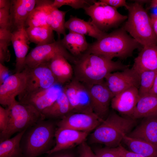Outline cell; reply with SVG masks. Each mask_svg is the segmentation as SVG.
I'll return each instance as SVG.
<instances>
[{
	"instance_id": "6da1fadb",
	"label": "cell",
	"mask_w": 157,
	"mask_h": 157,
	"mask_svg": "<svg viewBox=\"0 0 157 157\" xmlns=\"http://www.w3.org/2000/svg\"><path fill=\"white\" fill-rule=\"evenodd\" d=\"M77 58L74 64V77L87 87L104 83L109 73L129 68L120 61L95 54L86 52Z\"/></svg>"
},
{
	"instance_id": "7a4b0ae2",
	"label": "cell",
	"mask_w": 157,
	"mask_h": 157,
	"mask_svg": "<svg viewBox=\"0 0 157 157\" xmlns=\"http://www.w3.org/2000/svg\"><path fill=\"white\" fill-rule=\"evenodd\" d=\"M141 45L122 27L107 33L100 39L89 44L86 52L97 54L112 60L125 59L132 56Z\"/></svg>"
},
{
	"instance_id": "3957f363",
	"label": "cell",
	"mask_w": 157,
	"mask_h": 157,
	"mask_svg": "<svg viewBox=\"0 0 157 157\" xmlns=\"http://www.w3.org/2000/svg\"><path fill=\"white\" fill-rule=\"evenodd\" d=\"M136 124L135 119L121 116L112 111L90 134L89 142L109 147H117Z\"/></svg>"
},
{
	"instance_id": "277c9868",
	"label": "cell",
	"mask_w": 157,
	"mask_h": 157,
	"mask_svg": "<svg viewBox=\"0 0 157 157\" xmlns=\"http://www.w3.org/2000/svg\"><path fill=\"white\" fill-rule=\"evenodd\" d=\"M56 126L53 120L44 119L27 129L20 143L24 157H37L50 150Z\"/></svg>"
},
{
	"instance_id": "5b68a950",
	"label": "cell",
	"mask_w": 157,
	"mask_h": 157,
	"mask_svg": "<svg viewBox=\"0 0 157 157\" xmlns=\"http://www.w3.org/2000/svg\"><path fill=\"white\" fill-rule=\"evenodd\" d=\"M127 20L122 27L142 47L157 45V37L152 25L150 16L141 3L127 4Z\"/></svg>"
},
{
	"instance_id": "8992f818",
	"label": "cell",
	"mask_w": 157,
	"mask_h": 157,
	"mask_svg": "<svg viewBox=\"0 0 157 157\" xmlns=\"http://www.w3.org/2000/svg\"><path fill=\"white\" fill-rule=\"evenodd\" d=\"M10 108L7 127L0 133V142L10 138L16 133L26 130L39 120L45 119L42 113L32 106L18 101Z\"/></svg>"
},
{
	"instance_id": "52a82bcc",
	"label": "cell",
	"mask_w": 157,
	"mask_h": 157,
	"mask_svg": "<svg viewBox=\"0 0 157 157\" xmlns=\"http://www.w3.org/2000/svg\"><path fill=\"white\" fill-rule=\"evenodd\" d=\"M91 22L100 30L105 32L118 26L128 16L121 14L117 9L101 1H96L84 9Z\"/></svg>"
},
{
	"instance_id": "ba28073f",
	"label": "cell",
	"mask_w": 157,
	"mask_h": 157,
	"mask_svg": "<svg viewBox=\"0 0 157 157\" xmlns=\"http://www.w3.org/2000/svg\"><path fill=\"white\" fill-rule=\"evenodd\" d=\"M60 39L53 42L37 45L27 55L25 67H32L48 62L58 55L63 56L68 61L74 64L77 58L73 56L63 46Z\"/></svg>"
},
{
	"instance_id": "9c48e42d",
	"label": "cell",
	"mask_w": 157,
	"mask_h": 157,
	"mask_svg": "<svg viewBox=\"0 0 157 157\" xmlns=\"http://www.w3.org/2000/svg\"><path fill=\"white\" fill-rule=\"evenodd\" d=\"M63 91L70 104L71 113L93 112L88 88L83 83L74 77L63 85Z\"/></svg>"
},
{
	"instance_id": "30bf717a",
	"label": "cell",
	"mask_w": 157,
	"mask_h": 157,
	"mask_svg": "<svg viewBox=\"0 0 157 157\" xmlns=\"http://www.w3.org/2000/svg\"><path fill=\"white\" fill-rule=\"evenodd\" d=\"M63 91V86L57 83L47 88L28 92L18 96V101L32 106L39 112L53 104Z\"/></svg>"
},
{
	"instance_id": "8fae6325",
	"label": "cell",
	"mask_w": 157,
	"mask_h": 157,
	"mask_svg": "<svg viewBox=\"0 0 157 157\" xmlns=\"http://www.w3.org/2000/svg\"><path fill=\"white\" fill-rule=\"evenodd\" d=\"M23 70L25 74L26 83L23 92L48 88L58 83L49 67L48 62L32 67H25Z\"/></svg>"
},
{
	"instance_id": "7c38bea8",
	"label": "cell",
	"mask_w": 157,
	"mask_h": 157,
	"mask_svg": "<svg viewBox=\"0 0 157 157\" xmlns=\"http://www.w3.org/2000/svg\"><path fill=\"white\" fill-rule=\"evenodd\" d=\"M26 83L24 70L9 75L0 85V104L10 108L17 101L15 99L24 90Z\"/></svg>"
},
{
	"instance_id": "4fadbf2b",
	"label": "cell",
	"mask_w": 157,
	"mask_h": 157,
	"mask_svg": "<svg viewBox=\"0 0 157 157\" xmlns=\"http://www.w3.org/2000/svg\"><path fill=\"white\" fill-rule=\"evenodd\" d=\"M105 84L114 96L132 87L139 88L140 75L132 68L121 72L108 74L105 78Z\"/></svg>"
},
{
	"instance_id": "5bb4252c",
	"label": "cell",
	"mask_w": 157,
	"mask_h": 157,
	"mask_svg": "<svg viewBox=\"0 0 157 157\" xmlns=\"http://www.w3.org/2000/svg\"><path fill=\"white\" fill-rule=\"evenodd\" d=\"M104 119L94 112L70 113L57 122V126L90 133L95 129Z\"/></svg>"
},
{
	"instance_id": "9a60e30c",
	"label": "cell",
	"mask_w": 157,
	"mask_h": 157,
	"mask_svg": "<svg viewBox=\"0 0 157 157\" xmlns=\"http://www.w3.org/2000/svg\"><path fill=\"white\" fill-rule=\"evenodd\" d=\"M87 87L93 112L105 119L109 113V106L114 96L106 85L105 81Z\"/></svg>"
},
{
	"instance_id": "2e32d148",
	"label": "cell",
	"mask_w": 157,
	"mask_h": 157,
	"mask_svg": "<svg viewBox=\"0 0 157 157\" xmlns=\"http://www.w3.org/2000/svg\"><path fill=\"white\" fill-rule=\"evenodd\" d=\"M89 133L58 127L55 135V145L46 154H49L60 150L74 148L85 141Z\"/></svg>"
},
{
	"instance_id": "e0dca14e",
	"label": "cell",
	"mask_w": 157,
	"mask_h": 157,
	"mask_svg": "<svg viewBox=\"0 0 157 157\" xmlns=\"http://www.w3.org/2000/svg\"><path fill=\"white\" fill-rule=\"evenodd\" d=\"M138 89L132 87L115 95L111 101L112 108L121 115L131 118L140 98Z\"/></svg>"
},
{
	"instance_id": "ac0fdd59",
	"label": "cell",
	"mask_w": 157,
	"mask_h": 157,
	"mask_svg": "<svg viewBox=\"0 0 157 157\" xmlns=\"http://www.w3.org/2000/svg\"><path fill=\"white\" fill-rule=\"evenodd\" d=\"M36 0H11L10 8L12 32L25 27L28 16L35 7Z\"/></svg>"
},
{
	"instance_id": "d6986e66",
	"label": "cell",
	"mask_w": 157,
	"mask_h": 157,
	"mask_svg": "<svg viewBox=\"0 0 157 157\" xmlns=\"http://www.w3.org/2000/svg\"><path fill=\"white\" fill-rule=\"evenodd\" d=\"M12 44L16 56L15 73L22 72L25 67V62L30 48V42L25 27L12 32Z\"/></svg>"
},
{
	"instance_id": "ffe728a7",
	"label": "cell",
	"mask_w": 157,
	"mask_h": 157,
	"mask_svg": "<svg viewBox=\"0 0 157 157\" xmlns=\"http://www.w3.org/2000/svg\"><path fill=\"white\" fill-rule=\"evenodd\" d=\"M53 1L50 0H36V6L41 8L45 12L46 21L48 26L53 31L56 32L58 38L60 35H65V17L68 11L60 10L51 6Z\"/></svg>"
},
{
	"instance_id": "44dd1931",
	"label": "cell",
	"mask_w": 157,
	"mask_h": 157,
	"mask_svg": "<svg viewBox=\"0 0 157 157\" xmlns=\"http://www.w3.org/2000/svg\"><path fill=\"white\" fill-rule=\"evenodd\" d=\"M131 68L139 75L145 71L157 70V45L142 47Z\"/></svg>"
},
{
	"instance_id": "7402d4cb",
	"label": "cell",
	"mask_w": 157,
	"mask_h": 157,
	"mask_svg": "<svg viewBox=\"0 0 157 157\" xmlns=\"http://www.w3.org/2000/svg\"><path fill=\"white\" fill-rule=\"evenodd\" d=\"M144 118L141 122L127 135L157 146V117Z\"/></svg>"
},
{
	"instance_id": "603a6c76",
	"label": "cell",
	"mask_w": 157,
	"mask_h": 157,
	"mask_svg": "<svg viewBox=\"0 0 157 157\" xmlns=\"http://www.w3.org/2000/svg\"><path fill=\"white\" fill-rule=\"evenodd\" d=\"M48 63L58 83L63 86L74 77L73 68L63 55H58L54 56Z\"/></svg>"
},
{
	"instance_id": "cb8c5ba5",
	"label": "cell",
	"mask_w": 157,
	"mask_h": 157,
	"mask_svg": "<svg viewBox=\"0 0 157 157\" xmlns=\"http://www.w3.org/2000/svg\"><path fill=\"white\" fill-rule=\"evenodd\" d=\"M65 28L69 31L86 35L99 40L107 33L99 30L91 20L87 22L71 15L65 24Z\"/></svg>"
},
{
	"instance_id": "d4e9b609",
	"label": "cell",
	"mask_w": 157,
	"mask_h": 157,
	"mask_svg": "<svg viewBox=\"0 0 157 157\" xmlns=\"http://www.w3.org/2000/svg\"><path fill=\"white\" fill-rule=\"evenodd\" d=\"M60 40L66 49L77 58L86 53L89 46L85 35L71 31Z\"/></svg>"
},
{
	"instance_id": "484cf974",
	"label": "cell",
	"mask_w": 157,
	"mask_h": 157,
	"mask_svg": "<svg viewBox=\"0 0 157 157\" xmlns=\"http://www.w3.org/2000/svg\"><path fill=\"white\" fill-rule=\"evenodd\" d=\"M157 117V95L148 94L141 97L134 110L131 118Z\"/></svg>"
},
{
	"instance_id": "4316f807",
	"label": "cell",
	"mask_w": 157,
	"mask_h": 157,
	"mask_svg": "<svg viewBox=\"0 0 157 157\" xmlns=\"http://www.w3.org/2000/svg\"><path fill=\"white\" fill-rule=\"evenodd\" d=\"M71 112V106L63 91L59 97L51 106L44 109L42 113L45 118L53 120L61 119Z\"/></svg>"
},
{
	"instance_id": "83f0119b",
	"label": "cell",
	"mask_w": 157,
	"mask_h": 157,
	"mask_svg": "<svg viewBox=\"0 0 157 157\" xmlns=\"http://www.w3.org/2000/svg\"><path fill=\"white\" fill-rule=\"evenodd\" d=\"M122 141L133 152L145 157H157V146L143 140L126 135Z\"/></svg>"
},
{
	"instance_id": "f1b7e54d",
	"label": "cell",
	"mask_w": 157,
	"mask_h": 157,
	"mask_svg": "<svg viewBox=\"0 0 157 157\" xmlns=\"http://www.w3.org/2000/svg\"><path fill=\"white\" fill-rule=\"evenodd\" d=\"M26 31L30 42L37 45L51 43L55 41L53 31L48 26L29 27Z\"/></svg>"
},
{
	"instance_id": "f546056e",
	"label": "cell",
	"mask_w": 157,
	"mask_h": 157,
	"mask_svg": "<svg viewBox=\"0 0 157 157\" xmlns=\"http://www.w3.org/2000/svg\"><path fill=\"white\" fill-rule=\"evenodd\" d=\"M26 130L17 133L11 138L0 142V157H24L20 143Z\"/></svg>"
},
{
	"instance_id": "4dcf8cb0",
	"label": "cell",
	"mask_w": 157,
	"mask_h": 157,
	"mask_svg": "<svg viewBox=\"0 0 157 157\" xmlns=\"http://www.w3.org/2000/svg\"><path fill=\"white\" fill-rule=\"evenodd\" d=\"M157 74V70L145 71L140 74V85L138 90L140 97L149 94Z\"/></svg>"
},
{
	"instance_id": "1f68e13d",
	"label": "cell",
	"mask_w": 157,
	"mask_h": 157,
	"mask_svg": "<svg viewBox=\"0 0 157 157\" xmlns=\"http://www.w3.org/2000/svg\"><path fill=\"white\" fill-rule=\"evenodd\" d=\"M46 26L48 25L45 12L41 8L35 6V8L27 19L25 23V27L27 26V27Z\"/></svg>"
},
{
	"instance_id": "d6a6232c",
	"label": "cell",
	"mask_w": 157,
	"mask_h": 157,
	"mask_svg": "<svg viewBox=\"0 0 157 157\" xmlns=\"http://www.w3.org/2000/svg\"><path fill=\"white\" fill-rule=\"evenodd\" d=\"M96 1L93 0H55L52 1L51 6L57 8L63 6L67 5L75 9H84L92 5Z\"/></svg>"
},
{
	"instance_id": "836d02e7",
	"label": "cell",
	"mask_w": 157,
	"mask_h": 157,
	"mask_svg": "<svg viewBox=\"0 0 157 157\" xmlns=\"http://www.w3.org/2000/svg\"><path fill=\"white\" fill-rule=\"evenodd\" d=\"M10 5L11 4L4 8L0 9V28L7 29L11 31Z\"/></svg>"
},
{
	"instance_id": "e575fe53",
	"label": "cell",
	"mask_w": 157,
	"mask_h": 157,
	"mask_svg": "<svg viewBox=\"0 0 157 157\" xmlns=\"http://www.w3.org/2000/svg\"><path fill=\"white\" fill-rule=\"evenodd\" d=\"M94 151L98 157H121L118 147L97 148Z\"/></svg>"
},
{
	"instance_id": "d590c367",
	"label": "cell",
	"mask_w": 157,
	"mask_h": 157,
	"mask_svg": "<svg viewBox=\"0 0 157 157\" xmlns=\"http://www.w3.org/2000/svg\"><path fill=\"white\" fill-rule=\"evenodd\" d=\"M11 43L8 42L0 41V63L3 64L5 62L10 60V54L8 47Z\"/></svg>"
},
{
	"instance_id": "8d00e7d4",
	"label": "cell",
	"mask_w": 157,
	"mask_h": 157,
	"mask_svg": "<svg viewBox=\"0 0 157 157\" xmlns=\"http://www.w3.org/2000/svg\"><path fill=\"white\" fill-rule=\"evenodd\" d=\"M77 153L78 157H98L85 141L78 146Z\"/></svg>"
},
{
	"instance_id": "74e56055",
	"label": "cell",
	"mask_w": 157,
	"mask_h": 157,
	"mask_svg": "<svg viewBox=\"0 0 157 157\" xmlns=\"http://www.w3.org/2000/svg\"><path fill=\"white\" fill-rule=\"evenodd\" d=\"M10 108H5L0 106V131L3 132L6 129L8 123Z\"/></svg>"
},
{
	"instance_id": "f35d334b",
	"label": "cell",
	"mask_w": 157,
	"mask_h": 157,
	"mask_svg": "<svg viewBox=\"0 0 157 157\" xmlns=\"http://www.w3.org/2000/svg\"><path fill=\"white\" fill-rule=\"evenodd\" d=\"M74 148L58 151L48 154L46 157H78L74 150Z\"/></svg>"
},
{
	"instance_id": "ab89813d",
	"label": "cell",
	"mask_w": 157,
	"mask_h": 157,
	"mask_svg": "<svg viewBox=\"0 0 157 157\" xmlns=\"http://www.w3.org/2000/svg\"><path fill=\"white\" fill-rule=\"evenodd\" d=\"M101 1L117 9L121 7H127V4L125 0H100Z\"/></svg>"
},
{
	"instance_id": "60d3db41",
	"label": "cell",
	"mask_w": 157,
	"mask_h": 157,
	"mask_svg": "<svg viewBox=\"0 0 157 157\" xmlns=\"http://www.w3.org/2000/svg\"><path fill=\"white\" fill-rule=\"evenodd\" d=\"M118 147L121 157H145L141 155L127 150L121 144Z\"/></svg>"
},
{
	"instance_id": "b9f144b4",
	"label": "cell",
	"mask_w": 157,
	"mask_h": 157,
	"mask_svg": "<svg viewBox=\"0 0 157 157\" xmlns=\"http://www.w3.org/2000/svg\"><path fill=\"white\" fill-rule=\"evenodd\" d=\"M12 32L10 30L0 28V41L11 42Z\"/></svg>"
},
{
	"instance_id": "7bdbcfd3",
	"label": "cell",
	"mask_w": 157,
	"mask_h": 157,
	"mask_svg": "<svg viewBox=\"0 0 157 157\" xmlns=\"http://www.w3.org/2000/svg\"><path fill=\"white\" fill-rule=\"evenodd\" d=\"M8 68L3 64L0 63V85L9 76Z\"/></svg>"
},
{
	"instance_id": "ee69618b",
	"label": "cell",
	"mask_w": 157,
	"mask_h": 157,
	"mask_svg": "<svg viewBox=\"0 0 157 157\" xmlns=\"http://www.w3.org/2000/svg\"><path fill=\"white\" fill-rule=\"evenodd\" d=\"M150 17L153 29L157 37V15H151Z\"/></svg>"
},
{
	"instance_id": "f6af8a7d",
	"label": "cell",
	"mask_w": 157,
	"mask_h": 157,
	"mask_svg": "<svg viewBox=\"0 0 157 157\" xmlns=\"http://www.w3.org/2000/svg\"><path fill=\"white\" fill-rule=\"evenodd\" d=\"M149 94L157 95V74L155 78L152 86L150 91Z\"/></svg>"
},
{
	"instance_id": "bcb514c9",
	"label": "cell",
	"mask_w": 157,
	"mask_h": 157,
	"mask_svg": "<svg viewBox=\"0 0 157 157\" xmlns=\"http://www.w3.org/2000/svg\"><path fill=\"white\" fill-rule=\"evenodd\" d=\"M11 1L0 0V9L3 8L10 5Z\"/></svg>"
},
{
	"instance_id": "7dc6e473",
	"label": "cell",
	"mask_w": 157,
	"mask_h": 157,
	"mask_svg": "<svg viewBox=\"0 0 157 157\" xmlns=\"http://www.w3.org/2000/svg\"><path fill=\"white\" fill-rule=\"evenodd\" d=\"M154 7H157V0H153L151 1L150 5L148 8L149 9Z\"/></svg>"
}]
</instances>
